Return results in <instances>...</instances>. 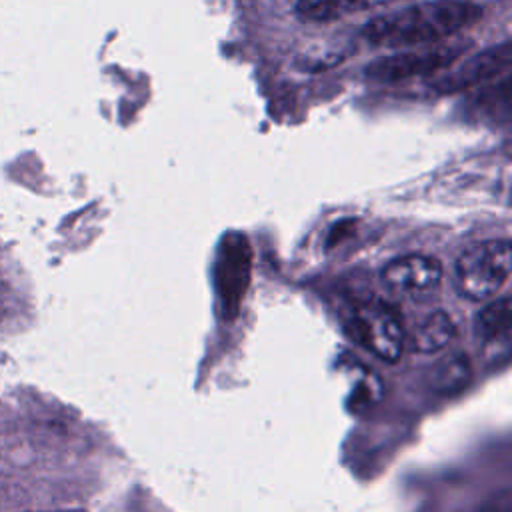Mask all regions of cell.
Returning a JSON list of instances; mask_svg holds the SVG:
<instances>
[{"mask_svg":"<svg viewBox=\"0 0 512 512\" xmlns=\"http://www.w3.org/2000/svg\"><path fill=\"white\" fill-rule=\"evenodd\" d=\"M512 48L510 42L504 40L496 46H490L470 58L462 60L458 66L440 74L430 86L438 94H456L470 90L482 82L498 78L510 70Z\"/></svg>","mask_w":512,"mask_h":512,"instance_id":"5b68a950","label":"cell"},{"mask_svg":"<svg viewBox=\"0 0 512 512\" xmlns=\"http://www.w3.org/2000/svg\"><path fill=\"white\" fill-rule=\"evenodd\" d=\"M378 0H296L294 12L304 22H332L346 14L366 10Z\"/></svg>","mask_w":512,"mask_h":512,"instance_id":"9c48e42d","label":"cell"},{"mask_svg":"<svg viewBox=\"0 0 512 512\" xmlns=\"http://www.w3.org/2000/svg\"><path fill=\"white\" fill-rule=\"evenodd\" d=\"M382 280L394 294L410 298L428 296L440 286L442 264L424 254L400 256L384 266Z\"/></svg>","mask_w":512,"mask_h":512,"instance_id":"52a82bcc","label":"cell"},{"mask_svg":"<svg viewBox=\"0 0 512 512\" xmlns=\"http://www.w3.org/2000/svg\"><path fill=\"white\" fill-rule=\"evenodd\" d=\"M454 336H456V326L452 318L446 312L436 310L416 328L414 348L422 354H432L448 346Z\"/></svg>","mask_w":512,"mask_h":512,"instance_id":"30bf717a","label":"cell"},{"mask_svg":"<svg viewBox=\"0 0 512 512\" xmlns=\"http://www.w3.org/2000/svg\"><path fill=\"white\" fill-rule=\"evenodd\" d=\"M510 314L512 302L510 298H500L484 306L474 318V334L484 344H500L508 348L510 342Z\"/></svg>","mask_w":512,"mask_h":512,"instance_id":"ba28073f","label":"cell"},{"mask_svg":"<svg viewBox=\"0 0 512 512\" xmlns=\"http://www.w3.org/2000/svg\"><path fill=\"white\" fill-rule=\"evenodd\" d=\"M464 44L438 46L418 52H396L372 60L364 74L374 82L396 84L410 78H430L448 70L464 54Z\"/></svg>","mask_w":512,"mask_h":512,"instance_id":"277c9868","label":"cell"},{"mask_svg":"<svg viewBox=\"0 0 512 512\" xmlns=\"http://www.w3.org/2000/svg\"><path fill=\"white\" fill-rule=\"evenodd\" d=\"M480 512H512V504H510V494L504 492L500 498H496L494 502L486 504Z\"/></svg>","mask_w":512,"mask_h":512,"instance_id":"7c38bea8","label":"cell"},{"mask_svg":"<svg viewBox=\"0 0 512 512\" xmlns=\"http://www.w3.org/2000/svg\"><path fill=\"white\" fill-rule=\"evenodd\" d=\"M470 376V366L466 356H454L452 360H448L438 372H436V384L442 390H456L462 384H466Z\"/></svg>","mask_w":512,"mask_h":512,"instance_id":"8fae6325","label":"cell"},{"mask_svg":"<svg viewBox=\"0 0 512 512\" xmlns=\"http://www.w3.org/2000/svg\"><path fill=\"white\" fill-rule=\"evenodd\" d=\"M482 18V8L464 0H430L382 14L362 26L372 46L408 48L440 42Z\"/></svg>","mask_w":512,"mask_h":512,"instance_id":"6da1fadb","label":"cell"},{"mask_svg":"<svg viewBox=\"0 0 512 512\" xmlns=\"http://www.w3.org/2000/svg\"><path fill=\"white\" fill-rule=\"evenodd\" d=\"M250 278V246L242 234H230L222 240L216 264V288L222 308L228 316L236 314Z\"/></svg>","mask_w":512,"mask_h":512,"instance_id":"8992f818","label":"cell"},{"mask_svg":"<svg viewBox=\"0 0 512 512\" xmlns=\"http://www.w3.org/2000/svg\"><path fill=\"white\" fill-rule=\"evenodd\" d=\"M58 512H84V510H58Z\"/></svg>","mask_w":512,"mask_h":512,"instance_id":"4fadbf2b","label":"cell"},{"mask_svg":"<svg viewBox=\"0 0 512 512\" xmlns=\"http://www.w3.org/2000/svg\"><path fill=\"white\" fill-rule=\"evenodd\" d=\"M350 336L386 362H396L404 348V324L400 314L386 302L368 300L358 304L348 322Z\"/></svg>","mask_w":512,"mask_h":512,"instance_id":"3957f363","label":"cell"},{"mask_svg":"<svg viewBox=\"0 0 512 512\" xmlns=\"http://www.w3.org/2000/svg\"><path fill=\"white\" fill-rule=\"evenodd\" d=\"M512 258L508 240H486L466 248L454 266L456 288L470 300L494 296L510 278Z\"/></svg>","mask_w":512,"mask_h":512,"instance_id":"7a4b0ae2","label":"cell"}]
</instances>
